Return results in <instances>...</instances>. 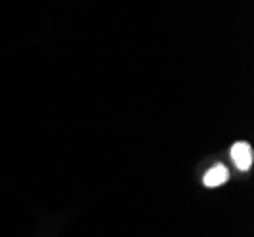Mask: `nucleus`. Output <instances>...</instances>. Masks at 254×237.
<instances>
[{
    "mask_svg": "<svg viewBox=\"0 0 254 237\" xmlns=\"http://www.w3.org/2000/svg\"><path fill=\"white\" fill-rule=\"evenodd\" d=\"M230 154L239 171H249L253 167V148L249 142H235Z\"/></svg>",
    "mask_w": 254,
    "mask_h": 237,
    "instance_id": "1",
    "label": "nucleus"
},
{
    "mask_svg": "<svg viewBox=\"0 0 254 237\" xmlns=\"http://www.w3.org/2000/svg\"><path fill=\"white\" fill-rule=\"evenodd\" d=\"M228 178H230V171L226 169V165L216 163L214 167H211L209 171L205 173L203 184H205L207 188H216V186H222L224 182H228Z\"/></svg>",
    "mask_w": 254,
    "mask_h": 237,
    "instance_id": "2",
    "label": "nucleus"
}]
</instances>
